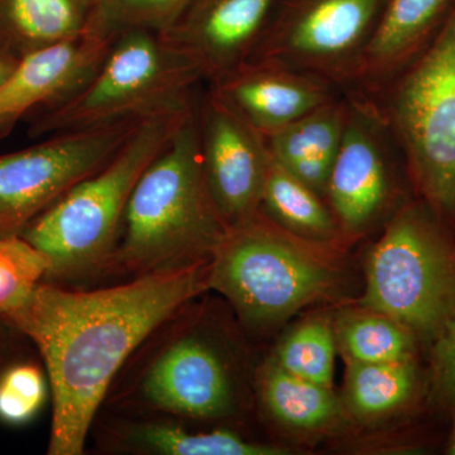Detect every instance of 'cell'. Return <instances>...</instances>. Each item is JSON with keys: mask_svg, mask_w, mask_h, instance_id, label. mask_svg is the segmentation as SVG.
<instances>
[{"mask_svg": "<svg viewBox=\"0 0 455 455\" xmlns=\"http://www.w3.org/2000/svg\"><path fill=\"white\" fill-rule=\"evenodd\" d=\"M211 262L100 287L41 283L3 316L31 340L49 377V455H82L114 379L152 331L209 290Z\"/></svg>", "mask_w": 455, "mask_h": 455, "instance_id": "obj_1", "label": "cell"}, {"mask_svg": "<svg viewBox=\"0 0 455 455\" xmlns=\"http://www.w3.org/2000/svg\"><path fill=\"white\" fill-rule=\"evenodd\" d=\"M197 108L137 182L106 281L211 262L226 235L204 176Z\"/></svg>", "mask_w": 455, "mask_h": 455, "instance_id": "obj_2", "label": "cell"}, {"mask_svg": "<svg viewBox=\"0 0 455 455\" xmlns=\"http://www.w3.org/2000/svg\"><path fill=\"white\" fill-rule=\"evenodd\" d=\"M190 107L148 116L98 172L79 182L20 233L50 259L44 283L86 287L106 281L123 215L147 167L193 112Z\"/></svg>", "mask_w": 455, "mask_h": 455, "instance_id": "obj_3", "label": "cell"}, {"mask_svg": "<svg viewBox=\"0 0 455 455\" xmlns=\"http://www.w3.org/2000/svg\"><path fill=\"white\" fill-rule=\"evenodd\" d=\"M197 298L146 338L114 379L101 409L188 421L236 415L241 400L235 358L204 322Z\"/></svg>", "mask_w": 455, "mask_h": 455, "instance_id": "obj_4", "label": "cell"}, {"mask_svg": "<svg viewBox=\"0 0 455 455\" xmlns=\"http://www.w3.org/2000/svg\"><path fill=\"white\" fill-rule=\"evenodd\" d=\"M202 83L199 68L160 35L125 31L82 88L27 116L28 136L41 140L190 107Z\"/></svg>", "mask_w": 455, "mask_h": 455, "instance_id": "obj_5", "label": "cell"}, {"mask_svg": "<svg viewBox=\"0 0 455 455\" xmlns=\"http://www.w3.org/2000/svg\"><path fill=\"white\" fill-rule=\"evenodd\" d=\"M367 98L379 108L403 152L415 196L453 229L455 4L429 46L385 88Z\"/></svg>", "mask_w": 455, "mask_h": 455, "instance_id": "obj_6", "label": "cell"}, {"mask_svg": "<svg viewBox=\"0 0 455 455\" xmlns=\"http://www.w3.org/2000/svg\"><path fill=\"white\" fill-rule=\"evenodd\" d=\"M322 247L284 232L259 212L228 228L212 257L209 290L224 296L248 328L276 324L337 289L339 277Z\"/></svg>", "mask_w": 455, "mask_h": 455, "instance_id": "obj_7", "label": "cell"}, {"mask_svg": "<svg viewBox=\"0 0 455 455\" xmlns=\"http://www.w3.org/2000/svg\"><path fill=\"white\" fill-rule=\"evenodd\" d=\"M362 307L396 320L429 346L455 313V238L419 197L385 224L368 254Z\"/></svg>", "mask_w": 455, "mask_h": 455, "instance_id": "obj_8", "label": "cell"}, {"mask_svg": "<svg viewBox=\"0 0 455 455\" xmlns=\"http://www.w3.org/2000/svg\"><path fill=\"white\" fill-rule=\"evenodd\" d=\"M387 0H277L248 61L314 75L348 92Z\"/></svg>", "mask_w": 455, "mask_h": 455, "instance_id": "obj_9", "label": "cell"}, {"mask_svg": "<svg viewBox=\"0 0 455 455\" xmlns=\"http://www.w3.org/2000/svg\"><path fill=\"white\" fill-rule=\"evenodd\" d=\"M346 94V125L325 200L344 235L353 236L385 226L415 196H407L405 160L379 108L364 95Z\"/></svg>", "mask_w": 455, "mask_h": 455, "instance_id": "obj_10", "label": "cell"}, {"mask_svg": "<svg viewBox=\"0 0 455 455\" xmlns=\"http://www.w3.org/2000/svg\"><path fill=\"white\" fill-rule=\"evenodd\" d=\"M143 119L64 132L0 155V236L20 235L79 182L98 172Z\"/></svg>", "mask_w": 455, "mask_h": 455, "instance_id": "obj_11", "label": "cell"}, {"mask_svg": "<svg viewBox=\"0 0 455 455\" xmlns=\"http://www.w3.org/2000/svg\"><path fill=\"white\" fill-rule=\"evenodd\" d=\"M197 122L204 176L221 221L228 229L252 220L271 164L265 139L209 89L200 95Z\"/></svg>", "mask_w": 455, "mask_h": 455, "instance_id": "obj_12", "label": "cell"}, {"mask_svg": "<svg viewBox=\"0 0 455 455\" xmlns=\"http://www.w3.org/2000/svg\"><path fill=\"white\" fill-rule=\"evenodd\" d=\"M277 0H194L161 36L199 68L204 83L223 79L248 62Z\"/></svg>", "mask_w": 455, "mask_h": 455, "instance_id": "obj_13", "label": "cell"}, {"mask_svg": "<svg viewBox=\"0 0 455 455\" xmlns=\"http://www.w3.org/2000/svg\"><path fill=\"white\" fill-rule=\"evenodd\" d=\"M113 41L88 27L76 37L23 57L0 84V140L29 114L82 88L106 59Z\"/></svg>", "mask_w": 455, "mask_h": 455, "instance_id": "obj_14", "label": "cell"}, {"mask_svg": "<svg viewBox=\"0 0 455 455\" xmlns=\"http://www.w3.org/2000/svg\"><path fill=\"white\" fill-rule=\"evenodd\" d=\"M208 89L263 137L344 92L314 75L259 61L245 62Z\"/></svg>", "mask_w": 455, "mask_h": 455, "instance_id": "obj_15", "label": "cell"}, {"mask_svg": "<svg viewBox=\"0 0 455 455\" xmlns=\"http://www.w3.org/2000/svg\"><path fill=\"white\" fill-rule=\"evenodd\" d=\"M173 416L101 409L90 436L98 451L116 455H281L284 449L262 444L229 427L194 430Z\"/></svg>", "mask_w": 455, "mask_h": 455, "instance_id": "obj_16", "label": "cell"}, {"mask_svg": "<svg viewBox=\"0 0 455 455\" xmlns=\"http://www.w3.org/2000/svg\"><path fill=\"white\" fill-rule=\"evenodd\" d=\"M455 0H387L348 92L372 97L438 36Z\"/></svg>", "mask_w": 455, "mask_h": 455, "instance_id": "obj_17", "label": "cell"}, {"mask_svg": "<svg viewBox=\"0 0 455 455\" xmlns=\"http://www.w3.org/2000/svg\"><path fill=\"white\" fill-rule=\"evenodd\" d=\"M348 100L343 92L265 139L278 164L325 199L326 185L339 149Z\"/></svg>", "mask_w": 455, "mask_h": 455, "instance_id": "obj_18", "label": "cell"}, {"mask_svg": "<svg viewBox=\"0 0 455 455\" xmlns=\"http://www.w3.org/2000/svg\"><path fill=\"white\" fill-rule=\"evenodd\" d=\"M95 0H0V52L22 60L88 29Z\"/></svg>", "mask_w": 455, "mask_h": 455, "instance_id": "obj_19", "label": "cell"}, {"mask_svg": "<svg viewBox=\"0 0 455 455\" xmlns=\"http://www.w3.org/2000/svg\"><path fill=\"white\" fill-rule=\"evenodd\" d=\"M256 388L263 409L277 423L299 431H320L339 423L341 406L331 387L300 379L271 357L259 367Z\"/></svg>", "mask_w": 455, "mask_h": 455, "instance_id": "obj_20", "label": "cell"}, {"mask_svg": "<svg viewBox=\"0 0 455 455\" xmlns=\"http://www.w3.org/2000/svg\"><path fill=\"white\" fill-rule=\"evenodd\" d=\"M259 212L284 232L310 243L328 245L346 236L324 197L272 157Z\"/></svg>", "mask_w": 455, "mask_h": 455, "instance_id": "obj_21", "label": "cell"}, {"mask_svg": "<svg viewBox=\"0 0 455 455\" xmlns=\"http://www.w3.org/2000/svg\"><path fill=\"white\" fill-rule=\"evenodd\" d=\"M419 383L415 361L348 363L346 403L358 418H379L410 403Z\"/></svg>", "mask_w": 455, "mask_h": 455, "instance_id": "obj_22", "label": "cell"}, {"mask_svg": "<svg viewBox=\"0 0 455 455\" xmlns=\"http://www.w3.org/2000/svg\"><path fill=\"white\" fill-rule=\"evenodd\" d=\"M335 339L347 363L415 361L419 341L396 320L367 309L341 316Z\"/></svg>", "mask_w": 455, "mask_h": 455, "instance_id": "obj_23", "label": "cell"}, {"mask_svg": "<svg viewBox=\"0 0 455 455\" xmlns=\"http://www.w3.org/2000/svg\"><path fill=\"white\" fill-rule=\"evenodd\" d=\"M335 350L337 339L331 326L325 320L314 319L290 331L271 358L287 372L331 388Z\"/></svg>", "mask_w": 455, "mask_h": 455, "instance_id": "obj_24", "label": "cell"}, {"mask_svg": "<svg viewBox=\"0 0 455 455\" xmlns=\"http://www.w3.org/2000/svg\"><path fill=\"white\" fill-rule=\"evenodd\" d=\"M193 3L194 0H95L88 27L109 38L137 29L163 36Z\"/></svg>", "mask_w": 455, "mask_h": 455, "instance_id": "obj_25", "label": "cell"}, {"mask_svg": "<svg viewBox=\"0 0 455 455\" xmlns=\"http://www.w3.org/2000/svg\"><path fill=\"white\" fill-rule=\"evenodd\" d=\"M51 400L50 382L40 355L17 359L0 372V423H31Z\"/></svg>", "mask_w": 455, "mask_h": 455, "instance_id": "obj_26", "label": "cell"}, {"mask_svg": "<svg viewBox=\"0 0 455 455\" xmlns=\"http://www.w3.org/2000/svg\"><path fill=\"white\" fill-rule=\"evenodd\" d=\"M50 266L49 257L22 236H0V317L28 300Z\"/></svg>", "mask_w": 455, "mask_h": 455, "instance_id": "obj_27", "label": "cell"}, {"mask_svg": "<svg viewBox=\"0 0 455 455\" xmlns=\"http://www.w3.org/2000/svg\"><path fill=\"white\" fill-rule=\"evenodd\" d=\"M430 347L431 400L455 409V313Z\"/></svg>", "mask_w": 455, "mask_h": 455, "instance_id": "obj_28", "label": "cell"}, {"mask_svg": "<svg viewBox=\"0 0 455 455\" xmlns=\"http://www.w3.org/2000/svg\"><path fill=\"white\" fill-rule=\"evenodd\" d=\"M32 349L31 340L0 317V372L12 362L35 355Z\"/></svg>", "mask_w": 455, "mask_h": 455, "instance_id": "obj_29", "label": "cell"}, {"mask_svg": "<svg viewBox=\"0 0 455 455\" xmlns=\"http://www.w3.org/2000/svg\"><path fill=\"white\" fill-rule=\"evenodd\" d=\"M20 60L0 52V84L8 79L9 75L13 73L14 68L20 64Z\"/></svg>", "mask_w": 455, "mask_h": 455, "instance_id": "obj_30", "label": "cell"}, {"mask_svg": "<svg viewBox=\"0 0 455 455\" xmlns=\"http://www.w3.org/2000/svg\"><path fill=\"white\" fill-rule=\"evenodd\" d=\"M447 453L451 455H455V421L453 431H451V439H449Z\"/></svg>", "mask_w": 455, "mask_h": 455, "instance_id": "obj_31", "label": "cell"}]
</instances>
